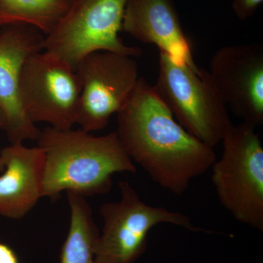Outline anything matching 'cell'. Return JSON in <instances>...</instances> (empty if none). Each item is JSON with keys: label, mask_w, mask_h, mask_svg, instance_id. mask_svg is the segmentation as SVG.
I'll return each mask as SVG.
<instances>
[{"label": "cell", "mask_w": 263, "mask_h": 263, "mask_svg": "<svg viewBox=\"0 0 263 263\" xmlns=\"http://www.w3.org/2000/svg\"><path fill=\"white\" fill-rule=\"evenodd\" d=\"M135 57L114 52H93L76 68L81 94L76 124L87 133L100 131L124 106L140 78Z\"/></svg>", "instance_id": "8"}, {"label": "cell", "mask_w": 263, "mask_h": 263, "mask_svg": "<svg viewBox=\"0 0 263 263\" xmlns=\"http://www.w3.org/2000/svg\"><path fill=\"white\" fill-rule=\"evenodd\" d=\"M70 227L60 252V263H96L94 247L100 231L85 197L67 192Z\"/></svg>", "instance_id": "13"}, {"label": "cell", "mask_w": 263, "mask_h": 263, "mask_svg": "<svg viewBox=\"0 0 263 263\" xmlns=\"http://www.w3.org/2000/svg\"><path fill=\"white\" fill-rule=\"evenodd\" d=\"M216 92L242 122L263 123V46L230 45L217 50L208 70Z\"/></svg>", "instance_id": "9"}, {"label": "cell", "mask_w": 263, "mask_h": 263, "mask_svg": "<svg viewBox=\"0 0 263 263\" xmlns=\"http://www.w3.org/2000/svg\"><path fill=\"white\" fill-rule=\"evenodd\" d=\"M122 30L198 70L172 0H128Z\"/></svg>", "instance_id": "12"}, {"label": "cell", "mask_w": 263, "mask_h": 263, "mask_svg": "<svg viewBox=\"0 0 263 263\" xmlns=\"http://www.w3.org/2000/svg\"><path fill=\"white\" fill-rule=\"evenodd\" d=\"M3 169H4V166H3V164L2 163L1 160H0V174L3 172Z\"/></svg>", "instance_id": "18"}, {"label": "cell", "mask_w": 263, "mask_h": 263, "mask_svg": "<svg viewBox=\"0 0 263 263\" xmlns=\"http://www.w3.org/2000/svg\"><path fill=\"white\" fill-rule=\"evenodd\" d=\"M0 263H21L16 253L10 246L0 240Z\"/></svg>", "instance_id": "16"}, {"label": "cell", "mask_w": 263, "mask_h": 263, "mask_svg": "<svg viewBox=\"0 0 263 263\" xmlns=\"http://www.w3.org/2000/svg\"><path fill=\"white\" fill-rule=\"evenodd\" d=\"M128 0H72L67 13L45 36L43 50L76 70L93 52L105 51L138 57L140 48L123 42L119 34Z\"/></svg>", "instance_id": "6"}, {"label": "cell", "mask_w": 263, "mask_h": 263, "mask_svg": "<svg viewBox=\"0 0 263 263\" xmlns=\"http://www.w3.org/2000/svg\"><path fill=\"white\" fill-rule=\"evenodd\" d=\"M152 86L179 124L207 146H217L234 126L205 69L195 70L160 51L158 78Z\"/></svg>", "instance_id": "3"}, {"label": "cell", "mask_w": 263, "mask_h": 263, "mask_svg": "<svg viewBox=\"0 0 263 263\" xmlns=\"http://www.w3.org/2000/svg\"><path fill=\"white\" fill-rule=\"evenodd\" d=\"M37 141L45 153L43 197L55 200L64 192L84 197L105 195L111 190L114 174L137 171L117 132L95 136L81 129L48 126Z\"/></svg>", "instance_id": "2"}, {"label": "cell", "mask_w": 263, "mask_h": 263, "mask_svg": "<svg viewBox=\"0 0 263 263\" xmlns=\"http://www.w3.org/2000/svg\"><path fill=\"white\" fill-rule=\"evenodd\" d=\"M5 124H6V121H5V114L3 113V109L0 107V129L5 130Z\"/></svg>", "instance_id": "17"}, {"label": "cell", "mask_w": 263, "mask_h": 263, "mask_svg": "<svg viewBox=\"0 0 263 263\" xmlns=\"http://www.w3.org/2000/svg\"><path fill=\"white\" fill-rule=\"evenodd\" d=\"M119 201L100 208L103 226L94 247L96 263H136L146 252L147 236L154 227L171 224L194 233H219L195 226L182 213L143 202L128 181L119 183Z\"/></svg>", "instance_id": "5"}, {"label": "cell", "mask_w": 263, "mask_h": 263, "mask_svg": "<svg viewBox=\"0 0 263 263\" xmlns=\"http://www.w3.org/2000/svg\"><path fill=\"white\" fill-rule=\"evenodd\" d=\"M256 128L242 122L222 140L212 181L221 205L235 220L263 230V147Z\"/></svg>", "instance_id": "4"}, {"label": "cell", "mask_w": 263, "mask_h": 263, "mask_svg": "<svg viewBox=\"0 0 263 263\" xmlns=\"http://www.w3.org/2000/svg\"><path fill=\"white\" fill-rule=\"evenodd\" d=\"M71 3L72 0H0V27L24 24L47 35Z\"/></svg>", "instance_id": "14"}, {"label": "cell", "mask_w": 263, "mask_h": 263, "mask_svg": "<svg viewBox=\"0 0 263 263\" xmlns=\"http://www.w3.org/2000/svg\"><path fill=\"white\" fill-rule=\"evenodd\" d=\"M44 34L32 26L5 27L0 32V107L10 143L37 141L41 130L24 113L19 100L22 67L29 57L43 51Z\"/></svg>", "instance_id": "10"}, {"label": "cell", "mask_w": 263, "mask_h": 263, "mask_svg": "<svg viewBox=\"0 0 263 263\" xmlns=\"http://www.w3.org/2000/svg\"><path fill=\"white\" fill-rule=\"evenodd\" d=\"M117 114V134L127 155L174 195H183L216 162L214 148L185 129L141 78Z\"/></svg>", "instance_id": "1"}, {"label": "cell", "mask_w": 263, "mask_h": 263, "mask_svg": "<svg viewBox=\"0 0 263 263\" xmlns=\"http://www.w3.org/2000/svg\"><path fill=\"white\" fill-rule=\"evenodd\" d=\"M0 160V215L22 219L43 197L44 151L13 143L1 150Z\"/></svg>", "instance_id": "11"}, {"label": "cell", "mask_w": 263, "mask_h": 263, "mask_svg": "<svg viewBox=\"0 0 263 263\" xmlns=\"http://www.w3.org/2000/svg\"><path fill=\"white\" fill-rule=\"evenodd\" d=\"M263 0H232V8L237 18L246 20L256 13Z\"/></svg>", "instance_id": "15"}, {"label": "cell", "mask_w": 263, "mask_h": 263, "mask_svg": "<svg viewBox=\"0 0 263 263\" xmlns=\"http://www.w3.org/2000/svg\"><path fill=\"white\" fill-rule=\"evenodd\" d=\"M81 90L76 71L51 52L34 53L22 67L19 100L26 116L34 124L44 122L55 129H72Z\"/></svg>", "instance_id": "7"}]
</instances>
